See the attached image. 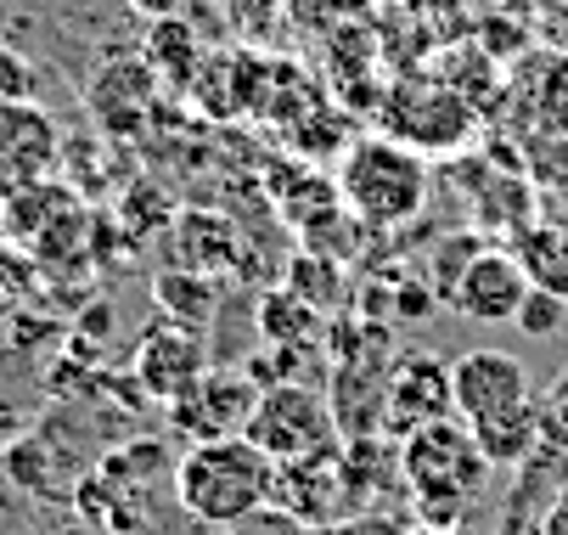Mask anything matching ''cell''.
<instances>
[{"label": "cell", "mask_w": 568, "mask_h": 535, "mask_svg": "<svg viewBox=\"0 0 568 535\" xmlns=\"http://www.w3.org/2000/svg\"><path fill=\"white\" fill-rule=\"evenodd\" d=\"M473 440H478L484 456H490V468H518V463H529L535 445H540V406L529 401V406L501 412L490 423H473Z\"/></svg>", "instance_id": "5bb4252c"}, {"label": "cell", "mask_w": 568, "mask_h": 535, "mask_svg": "<svg viewBox=\"0 0 568 535\" xmlns=\"http://www.w3.org/2000/svg\"><path fill=\"white\" fill-rule=\"evenodd\" d=\"M399 535H456V529H450V524H428V518H423V524H412V529H399Z\"/></svg>", "instance_id": "d4e9b609"}, {"label": "cell", "mask_w": 568, "mask_h": 535, "mask_svg": "<svg viewBox=\"0 0 568 535\" xmlns=\"http://www.w3.org/2000/svg\"><path fill=\"white\" fill-rule=\"evenodd\" d=\"M540 535H568V491H557L551 507L540 513Z\"/></svg>", "instance_id": "603a6c76"}, {"label": "cell", "mask_w": 568, "mask_h": 535, "mask_svg": "<svg viewBox=\"0 0 568 535\" xmlns=\"http://www.w3.org/2000/svg\"><path fill=\"white\" fill-rule=\"evenodd\" d=\"M260 327H265L271 344H304V333L315 327V311H310L293 287H276V293H265V304H260Z\"/></svg>", "instance_id": "e0dca14e"}, {"label": "cell", "mask_w": 568, "mask_h": 535, "mask_svg": "<svg viewBox=\"0 0 568 535\" xmlns=\"http://www.w3.org/2000/svg\"><path fill=\"white\" fill-rule=\"evenodd\" d=\"M434 311V287L428 282H405L399 287V316H428Z\"/></svg>", "instance_id": "7402d4cb"}, {"label": "cell", "mask_w": 568, "mask_h": 535, "mask_svg": "<svg viewBox=\"0 0 568 535\" xmlns=\"http://www.w3.org/2000/svg\"><path fill=\"white\" fill-rule=\"evenodd\" d=\"M242 434H248L271 463H304V456H321V451L338 445V417H333V401L321 390L282 377V384L260 390V406H254Z\"/></svg>", "instance_id": "277c9868"}, {"label": "cell", "mask_w": 568, "mask_h": 535, "mask_svg": "<svg viewBox=\"0 0 568 535\" xmlns=\"http://www.w3.org/2000/svg\"><path fill=\"white\" fill-rule=\"evenodd\" d=\"M260 406V384L248 372H236V366H203L192 384L170 401V423L197 445V440H225V434H242L248 428Z\"/></svg>", "instance_id": "5b68a950"}, {"label": "cell", "mask_w": 568, "mask_h": 535, "mask_svg": "<svg viewBox=\"0 0 568 535\" xmlns=\"http://www.w3.org/2000/svg\"><path fill=\"white\" fill-rule=\"evenodd\" d=\"M473 130V108L450 91V85H423V91H405L399 97V113L388 124L394 141L417 147V152H450L462 147Z\"/></svg>", "instance_id": "30bf717a"}, {"label": "cell", "mask_w": 568, "mask_h": 535, "mask_svg": "<svg viewBox=\"0 0 568 535\" xmlns=\"http://www.w3.org/2000/svg\"><path fill=\"white\" fill-rule=\"evenodd\" d=\"M338 198L361 225H377V232L417 220L428 203V152L405 147L394 135L355 141L338 170Z\"/></svg>", "instance_id": "3957f363"}, {"label": "cell", "mask_w": 568, "mask_h": 535, "mask_svg": "<svg viewBox=\"0 0 568 535\" xmlns=\"http://www.w3.org/2000/svg\"><path fill=\"white\" fill-rule=\"evenodd\" d=\"M490 456L478 451L473 428L462 417L423 423L399 440V480L417 502V518L428 524H456V513L490 485Z\"/></svg>", "instance_id": "7a4b0ae2"}, {"label": "cell", "mask_w": 568, "mask_h": 535, "mask_svg": "<svg viewBox=\"0 0 568 535\" xmlns=\"http://www.w3.org/2000/svg\"><path fill=\"white\" fill-rule=\"evenodd\" d=\"M513 327L524 333V339H557L562 327H568V299H557V293H546V287H529L524 293V304H518V316H513Z\"/></svg>", "instance_id": "ac0fdd59"}, {"label": "cell", "mask_w": 568, "mask_h": 535, "mask_svg": "<svg viewBox=\"0 0 568 535\" xmlns=\"http://www.w3.org/2000/svg\"><path fill=\"white\" fill-rule=\"evenodd\" d=\"M203 366H209V344H203V333L186 327V322H158V327L135 344V384H141V395L164 401V406L192 384Z\"/></svg>", "instance_id": "9c48e42d"}, {"label": "cell", "mask_w": 568, "mask_h": 535, "mask_svg": "<svg viewBox=\"0 0 568 535\" xmlns=\"http://www.w3.org/2000/svg\"><path fill=\"white\" fill-rule=\"evenodd\" d=\"M535 401V384H529V366L507 350H467L450 361V406L456 417L473 428V423H490L501 412H518Z\"/></svg>", "instance_id": "8992f818"}, {"label": "cell", "mask_w": 568, "mask_h": 535, "mask_svg": "<svg viewBox=\"0 0 568 535\" xmlns=\"http://www.w3.org/2000/svg\"><path fill=\"white\" fill-rule=\"evenodd\" d=\"M439 417H456V406H450V361L405 355L383 384V428L394 440H405L412 428L439 423Z\"/></svg>", "instance_id": "ba28073f"}, {"label": "cell", "mask_w": 568, "mask_h": 535, "mask_svg": "<svg viewBox=\"0 0 568 535\" xmlns=\"http://www.w3.org/2000/svg\"><path fill=\"white\" fill-rule=\"evenodd\" d=\"M529 287H535V282H529V271H524V260H518L513 249H490V243H484V249L462 265V276H456V287L445 293V304H450L456 316L478 322V327H507V322L518 316V304H524Z\"/></svg>", "instance_id": "52a82bcc"}, {"label": "cell", "mask_w": 568, "mask_h": 535, "mask_svg": "<svg viewBox=\"0 0 568 535\" xmlns=\"http://www.w3.org/2000/svg\"><path fill=\"white\" fill-rule=\"evenodd\" d=\"M146 68L152 73H181V80H192V73L203 68V46H197V34L186 29V18L175 12V18H152V34H146Z\"/></svg>", "instance_id": "2e32d148"}, {"label": "cell", "mask_w": 568, "mask_h": 535, "mask_svg": "<svg viewBox=\"0 0 568 535\" xmlns=\"http://www.w3.org/2000/svg\"><path fill=\"white\" fill-rule=\"evenodd\" d=\"M124 7L135 12V18H175V12H186V0H124Z\"/></svg>", "instance_id": "cb8c5ba5"}, {"label": "cell", "mask_w": 568, "mask_h": 535, "mask_svg": "<svg viewBox=\"0 0 568 535\" xmlns=\"http://www.w3.org/2000/svg\"><path fill=\"white\" fill-rule=\"evenodd\" d=\"M18 440V417H0V445H12Z\"/></svg>", "instance_id": "484cf974"}, {"label": "cell", "mask_w": 568, "mask_h": 535, "mask_svg": "<svg viewBox=\"0 0 568 535\" xmlns=\"http://www.w3.org/2000/svg\"><path fill=\"white\" fill-rule=\"evenodd\" d=\"M170 243H175V265L203 271V276H220V265L236 260V238L225 214H209V209H181L170 220Z\"/></svg>", "instance_id": "4fadbf2b"}, {"label": "cell", "mask_w": 568, "mask_h": 535, "mask_svg": "<svg viewBox=\"0 0 568 535\" xmlns=\"http://www.w3.org/2000/svg\"><path fill=\"white\" fill-rule=\"evenodd\" d=\"M34 91H40V73L29 68V57L0 46V102H34Z\"/></svg>", "instance_id": "44dd1931"}, {"label": "cell", "mask_w": 568, "mask_h": 535, "mask_svg": "<svg viewBox=\"0 0 568 535\" xmlns=\"http://www.w3.org/2000/svg\"><path fill=\"white\" fill-rule=\"evenodd\" d=\"M170 474L181 513H192L203 529H236L276 502V463L248 434L197 440Z\"/></svg>", "instance_id": "6da1fadb"}, {"label": "cell", "mask_w": 568, "mask_h": 535, "mask_svg": "<svg viewBox=\"0 0 568 535\" xmlns=\"http://www.w3.org/2000/svg\"><path fill=\"white\" fill-rule=\"evenodd\" d=\"M287 287L310 304V311L321 316V311H333V304H338V271L327 265V260H293V271H287Z\"/></svg>", "instance_id": "d6986e66"}, {"label": "cell", "mask_w": 568, "mask_h": 535, "mask_svg": "<svg viewBox=\"0 0 568 535\" xmlns=\"http://www.w3.org/2000/svg\"><path fill=\"white\" fill-rule=\"evenodd\" d=\"M57 159V130L34 102H0V198L40 181Z\"/></svg>", "instance_id": "8fae6325"}, {"label": "cell", "mask_w": 568, "mask_h": 535, "mask_svg": "<svg viewBox=\"0 0 568 535\" xmlns=\"http://www.w3.org/2000/svg\"><path fill=\"white\" fill-rule=\"evenodd\" d=\"M478 249H484V238H473V232H462V238H445V243L434 249V282H428V287H434V299H445V293L456 287L462 265H467Z\"/></svg>", "instance_id": "ffe728a7"}, {"label": "cell", "mask_w": 568, "mask_h": 535, "mask_svg": "<svg viewBox=\"0 0 568 535\" xmlns=\"http://www.w3.org/2000/svg\"><path fill=\"white\" fill-rule=\"evenodd\" d=\"M152 293H158V311H164L170 322H186V327H209L214 322V311H220V293H214V276H203V271H186V265H170L164 276L152 282Z\"/></svg>", "instance_id": "9a60e30c"}, {"label": "cell", "mask_w": 568, "mask_h": 535, "mask_svg": "<svg viewBox=\"0 0 568 535\" xmlns=\"http://www.w3.org/2000/svg\"><path fill=\"white\" fill-rule=\"evenodd\" d=\"M513 254L524 260L529 282L568 299V209H551V214H529L513 238Z\"/></svg>", "instance_id": "7c38bea8"}]
</instances>
